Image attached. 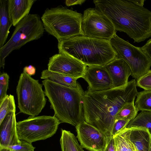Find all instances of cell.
<instances>
[{
    "mask_svg": "<svg viewBox=\"0 0 151 151\" xmlns=\"http://www.w3.org/2000/svg\"><path fill=\"white\" fill-rule=\"evenodd\" d=\"M35 0H7L9 16L14 26L28 15Z\"/></svg>",
    "mask_w": 151,
    "mask_h": 151,
    "instance_id": "16",
    "label": "cell"
},
{
    "mask_svg": "<svg viewBox=\"0 0 151 151\" xmlns=\"http://www.w3.org/2000/svg\"><path fill=\"white\" fill-rule=\"evenodd\" d=\"M23 71L30 76L34 75L36 73V68L32 65L25 66L23 68Z\"/></svg>",
    "mask_w": 151,
    "mask_h": 151,
    "instance_id": "32",
    "label": "cell"
},
{
    "mask_svg": "<svg viewBox=\"0 0 151 151\" xmlns=\"http://www.w3.org/2000/svg\"><path fill=\"white\" fill-rule=\"evenodd\" d=\"M141 48L151 60V38Z\"/></svg>",
    "mask_w": 151,
    "mask_h": 151,
    "instance_id": "30",
    "label": "cell"
},
{
    "mask_svg": "<svg viewBox=\"0 0 151 151\" xmlns=\"http://www.w3.org/2000/svg\"><path fill=\"white\" fill-rule=\"evenodd\" d=\"M110 41L118 58L128 64L132 71L131 76L136 81L150 70L151 60L141 47L133 45L116 34Z\"/></svg>",
    "mask_w": 151,
    "mask_h": 151,
    "instance_id": "9",
    "label": "cell"
},
{
    "mask_svg": "<svg viewBox=\"0 0 151 151\" xmlns=\"http://www.w3.org/2000/svg\"><path fill=\"white\" fill-rule=\"evenodd\" d=\"M83 16L76 11L60 6L47 9L41 19L45 30L59 41L83 35Z\"/></svg>",
    "mask_w": 151,
    "mask_h": 151,
    "instance_id": "5",
    "label": "cell"
},
{
    "mask_svg": "<svg viewBox=\"0 0 151 151\" xmlns=\"http://www.w3.org/2000/svg\"><path fill=\"white\" fill-rule=\"evenodd\" d=\"M82 78L88 83V90L100 91L113 88L111 78L104 66L87 67Z\"/></svg>",
    "mask_w": 151,
    "mask_h": 151,
    "instance_id": "13",
    "label": "cell"
},
{
    "mask_svg": "<svg viewBox=\"0 0 151 151\" xmlns=\"http://www.w3.org/2000/svg\"><path fill=\"white\" fill-rule=\"evenodd\" d=\"M61 132L60 143L61 151H84L73 133L62 129Z\"/></svg>",
    "mask_w": 151,
    "mask_h": 151,
    "instance_id": "21",
    "label": "cell"
},
{
    "mask_svg": "<svg viewBox=\"0 0 151 151\" xmlns=\"http://www.w3.org/2000/svg\"><path fill=\"white\" fill-rule=\"evenodd\" d=\"M127 127L145 128L147 129L151 134V111H141L129 122Z\"/></svg>",
    "mask_w": 151,
    "mask_h": 151,
    "instance_id": "22",
    "label": "cell"
},
{
    "mask_svg": "<svg viewBox=\"0 0 151 151\" xmlns=\"http://www.w3.org/2000/svg\"><path fill=\"white\" fill-rule=\"evenodd\" d=\"M139 111L134 103H129L124 105L118 111L116 119H122L130 121L134 119Z\"/></svg>",
    "mask_w": 151,
    "mask_h": 151,
    "instance_id": "25",
    "label": "cell"
},
{
    "mask_svg": "<svg viewBox=\"0 0 151 151\" xmlns=\"http://www.w3.org/2000/svg\"><path fill=\"white\" fill-rule=\"evenodd\" d=\"M131 128H126L113 136L115 151H136L130 139Z\"/></svg>",
    "mask_w": 151,
    "mask_h": 151,
    "instance_id": "20",
    "label": "cell"
},
{
    "mask_svg": "<svg viewBox=\"0 0 151 151\" xmlns=\"http://www.w3.org/2000/svg\"><path fill=\"white\" fill-rule=\"evenodd\" d=\"M45 31L40 17L37 14H29L15 26L10 38L0 48V67L4 68L6 57L13 50L28 42L38 40Z\"/></svg>",
    "mask_w": 151,
    "mask_h": 151,
    "instance_id": "6",
    "label": "cell"
},
{
    "mask_svg": "<svg viewBox=\"0 0 151 151\" xmlns=\"http://www.w3.org/2000/svg\"><path fill=\"white\" fill-rule=\"evenodd\" d=\"M130 121L122 119H116L113 125L111 134L114 136L127 127Z\"/></svg>",
    "mask_w": 151,
    "mask_h": 151,
    "instance_id": "29",
    "label": "cell"
},
{
    "mask_svg": "<svg viewBox=\"0 0 151 151\" xmlns=\"http://www.w3.org/2000/svg\"><path fill=\"white\" fill-rule=\"evenodd\" d=\"M9 77L6 73L1 74L0 76V102L7 95Z\"/></svg>",
    "mask_w": 151,
    "mask_h": 151,
    "instance_id": "27",
    "label": "cell"
},
{
    "mask_svg": "<svg viewBox=\"0 0 151 151\" xmlns=\"http://www.w3.org/2000/svg\"><path fill=\"white\" fill-rule=\"evenodd\" d=\"M149 151H151V136L150 138V146H149Z\"/></svg>",
    "mask_w": 151,
    "mask_h": 151,
    "instance_id": "35",
    "label": "cell"
},
{
    "mask_svg": "<svg viewBox=\"0 0 151 151\" xmlns=\"http://www.w3.org/2000/svg\"><path fill=\"white\" fill-rule=\"evenodd\" d=\"M135 106L138 111H151V90L138 93Z\"/></svg>",
    "mask_w": 151,
    "mask_h": 151,
    "instance_id": "23",
    "label": "cell"
},
{
    "mask_svg": "<svg viewBox=\"0 0 151 151\" xmlns=\"http://www.w3.org/2000/svg\"><path fill=\"white\" fill-rule=\"evenodd\" d=\"M151 134L145 128H131L130 139L136 151H149Z\"/></svg>",
    "mask_w": 151,
    "mask_h": 151,
    "instance_id": "17",
    "label": "cell"
},
{
    "mask_svg": "<svg viewBox=\"0 0 151 151\" xmlns=\"http://www.w3.org/2000/svg\"><path fill=\"white\" fill-rule=\"evenodd\" d=\"M76 128L81 146L89 151H103L109 141L101 131L85 121Z\"/></svg>",
    "mask_w": 151,
    "mask_h": 151,
    "instance_id": "11",
    "label": "cell"
},
{
    "mask_svg": "<svg viewBox=\"0 0 151 151\" xmlns=\"http://www.w3.org/2000/svg\"><path fill=\"white\" fill-rule=\"evenodd\" d=\"M137 86L145 90H151V70L136 81Z\"/></svg>",
    "mask_w": 151,
    "mask_h": 151,
    "instance_id": "28",
    "label": "cell"
},
{
    "mask_svg": "<svg viewBox=\"0 0 151 151\" xmlns=\"http://www.w3.org/2000/svg\"><path fill=\"white\" fill-rule=\"evenodd\" d=\"M82 29L84 36L109 40L116 34L111 21L95 8H89L84 11Z\"/></svg>",
    "mask_w": 151,
    "mask_h": 151,
    "instance_id": "10",
    "label": "cell"
},
{
    "mask_svg": "<svg viewBox=\"0 0 151 151\" xmlns=\"http://www.w3.org/2000/svg\"><path fill=\"white\" fill-rule=\"evenodd\" d=\"M48 70L78 79L83 78L87 66L64 54L58 53L50 57Z\"/></svg>",
    "mask_w": 151,
    "mask_h": 151,
    "instance_id": "12",
    "label": "cell"
},
{
    "mask_svg": "<svg viewBox=\"0 0 151 151\" xmlns=\"http://www.w3.org/2000/svg\"><path fill=\"white\" fill-rule=\"evenodd\" d=\"M85 1V0H66L65 1V4L67 6H70L76 5H81Z\"/></svg>",
    "mask_w": 151,
    "mask_h": 151,
    "instance_id": "33",
    "label": "cell"
},
{
    "mask_svg": "<svg viewBox=\"0 0 151 151\" xmlns=\"http://www.w3.org/2000/svg\"><path fill=\"white\" fill-rule=\"evenodd\" d=\"M12 25L8 11L7 0H0V48L5 44Z\"/></svg>",
    "mask_w": 151,
    "mask_h": 151,
    "instance_id": "18",
    "label": "cell"
},
{
    "mask_svg": "<svg viewBox=\"0 0 151 151\" xmlns=\"http://www.w3.org/2000/svg\"><path fill=\"white\" fill-rule=\"evenodd\" d=\"M95 8L112 22L116 31L126 33L134 42L151 37V11L130 0H94Z\"/></svg>",
    "mask_w": 151,
    "mask_h": 151,
    "instance_id": "2",
    "label": "cell"
},
{
    "mask_svg": "<svg viewBox=\"0 0 151 151\" xmlns=\"http://www.w3.org/2000/svg\"><path fill=\"white\" fill-rule=\"evenodd\" d=\"M16 111V107L14 96L7 95L0 102V124L7 114Z\"/></svg>",
    "mask_w": 151,
    "mask_h": 151,
    "instance_id": "24",
    "label": "cell"
},
{
    "mask_svg": "<svg viewBox=\"0 0 151 151\" xmlns=\"http://www.w3.org/2000/svg\"><path fill=\"white\" fill-rule=\"evenodd\" d=\"M15 111L8 114L0 124V147L21 143L17 133Z\"/></svg>",
    "mask_w": 151,
    "mask_h": 151,
    "instance_id": "15",
    "label": "cell"
},
{
    "mask_svg": "<svg viewBox=\"0 0 151 151\" xmlns=\"http://www.w3.org/2000/svg\"><path fill=\"white\" fill-rule=\"evenodd\" d=\"M41 79H48L60 85L75 89L81 88L77 82V78L52 72L48 69L43 70L41 73Z\"/></svg>",
    "mask_w": 151,
    "mask_h": 151,
    "instance_id": "19",
    "label": "cell"
},
{
    "mask_svg": "<svg viewBox=\"0 0 151 151\" xmlns=\"http://www.w3.org/2000/svg\"><path fill=\"white\" fill-rule=\"evenodd\" d=\"M59 53L71 57L87 66H104L117 54L110 40L78 35L58 41Z\"/></svg>",
    "mask_w": 151,
    "mask_h": 151,
    "instance_id": "3",
    "label": "cell"
},
{
    "mask_svg": "<svg viewBox=\"0 0 151 151\" xmlns=\"http://www.w3.org/2000/svg\"><path fill=\"white\" fill-rule=\"evenodd\" d=\"M42 82L50 108L61 123H67L76 127L84 121L82 101L84 91L82 88H69L48 79H44Z\"/></svg>",
    "mask_w": 151,
    "mask_h": 151,
    "instance_id": "4",
    "label": "cell"
},
{
    "mask_svg": "<svg viewBox=\"0 0 151 151\" xmlns=\"http://www.w3.org/2000/svg\"><path fill=\"white\" fill-rule=\"evenodd\" d=\"M21 141L20 143L18 145L0 147V151H34L35 147L32 143Z\"/></svg>",
    "mask_w": 151,
    "mask_h": 151,
    "instance_id": "26",
    "label": "cell"
},
{
    "mask_svg": "<svg viewBox=\"0 0 151 151\" xmlns=\"http://www.w3.org/2000/svg\"><path fill=\"white\" fill-rule=\"evenodd\" d=\"M60 121L54 116H30L27 119L17 122L18 135L20 140L29 143L45 140L56 133Z\"/></svg>",
    "mask_w": 151,
    "mask_h": 151,
    "instance_id": "8",
    "label": "cell"
},
{
    "mask_svg": "<svg viewBox=\"0 0 151 151\" xmlns=\"http://www.w3.org/2000/svg\"><path fill=\"white\" fill-rule=\"evenodd\" d=\"M137 86L134 79L121 87L84 91L82 101L84 121L101 131L110 140L116 115L125 104L134 103L138 93Z\"/></svg>",
    "mask_w": 151,
    "mask_h": 151,
    "instance_id": "1",
    "label": "cell"
},
{
    "mask_svg": "<svg viewBox=\"0 0 151 151\" xmlns=\"http://www.w3.org/2000/svg\"><path fill=\"white\" fill-rule=\"evenodd\" d=\"M111 78L112 88L123 86L128 83L132 75L131 69L123 60L117 58L104 65Z\"/></svg>",
    "mask_w": 151,
    "mask_h": 151,
    "instance_id": "14",
    "label": "cell"
},
{
    "mask_svg": "<svg viewBox=\"0 0 151 151\" xmlns=\"http://www.w3.org/2000/svg\"><path fill=\"white\" fill-rule=\"evenodd\" d=\"M16 92L21 113L36 116L45 105L46 99L42 84L24 71L20 76Z\"/></svg>",
    "mask_w": 151,
    "mask_h": 151,
    "instance_id": "7",
    "label": "cell"
},
{
    "mask_svg": "<svg viewBox=\"0 0 151 151\" xmlns=\"http://www.w3.org/2000/svg\"><path fill=\"white\" fill-rule=\"evenodd\" d=\"M130 1L136 5L139 6H143L145 0H130Z\"/></svg>",
    "mask_w": 151,
    "mask_h": 151,
    "instance_id": "34",
    "label": "cell"
},
{
    "mask_svg": "<svg viewBox=\"0 0 151 151\" xmlns=\"http://www.w3.org/2000/svg\"><path fill=\"white\" fill-rule=\"evenodd\" d=\"M103 151H115V142L113 136L111 137L106 146Z\"/></svg>",
    "mask_w": 151,
    "mask_h": 151,
    "instance_id": "31",
    "label": "cell"
}]
</instances>
